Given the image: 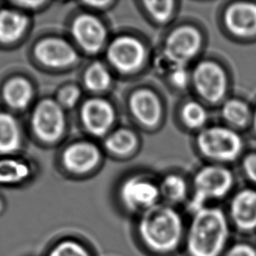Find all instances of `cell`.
I'll use <instances>...</instances> for the list:
<instances>
[{
  "label": "cell",
  "mask_w": 256,
  "mask_h": 256,
  "mask_svg": "<svg viewBox=\"0 0 256 256\" xmlns=\"http://www.w3.org/2000/svg\"><path fill=\"white\" fill-rule=\"evenodd\" d=\"M136 230L140 242L150 253L169 256L183 248L186 226L175 206L160 203L138 216Z\"/></svg>",
  "instance_id": "obj_1"
},
{
  "label": "cell",
  "mask_w": 256,
  "mask_h": 256,
  "mask_svg": "<svg viewBox=\"0 0 256 256\" xmlns=\"http://www.w3.org/2000/svg\"><path fill=\"white\" fill-rule=\"evenodd\" d=\"M228 236L224 212L217 208H202L192 214L184 240L186 256H220Z\"/></svg>",
  "instance_id": "obj_2"
},
{
  "label": "cell",
  "mask_w": 256,
  "mask_h": 256,
  "mask_svg": "<svg viewBox=\"0 0 256 256\" xmlns=\"http://www.w3.org/2000/svg\"><path fill=\"white\" fill-rule=\"evenodd\" d=\"M202 45L203 36L196 26L190 24L176 26L164 37L155 56V72L164 78L172 70L188 68L200 52Z\"/></svg>",
  "instance_id": "obj_3"
},
{
  "label": "cell",
  "mask_w": 256,
  "mask_h": 256,
  "mask_svg": "<svg viewBox=\"0 0 256 256\" xmlns=\"http://www.w3.org/2000/svg\"><path fill=\"white\" fill-rule=\"evenodd\" d=\"M116 196L127 214L139 216L161 203L158 180L144 173L132 174L120 182Z\"/></svg>",
  "instance_id": "obj_4"
},
{
  "label": "cell",
  "mask_w": 256,
  "mask_h": 256,
  "mask_svg": "<svg viewBox=\"0 0 256 256\" xmlns=\"http://www.w3.org/2000/svg\"><path fill=\"white\" fill-rule=\"evenodd\" d=\"M234 183L230 170L220 166H206L197 170L192 182V194L186 206L190 215L206 208L211 200L224 197Z\"/></svg>",
  "instance_id": "obj_5"
},
{
  "label": "cell",
  "mask_w": 256,
  "mask_h": 256,
  "mask_svg": "<svg viewBox=\"0 0 256 256\" xmlns=\"http://www.w3.org/2000/svg\"><path fill=\"white\" fill-rule=\"evenodd\" d=\"M106 63L111 70L130 76L144 68L148 62L146 43L132 34H119L110 40L105 49Z\"/></svg>",
  "instance_id": "obj_6"
},
{
  "label": "cell",
  "mask_w": 256,
  "mask_h": 256,
  "mask_svg": "<svg viewBox=\"0 0 256 256\" xmlns=\"http://www.w3.org/2000/svg\"><path fill=\"white\" fill-rule=\"evenodd\" d=\"M31 127L40 141L48 146L57 144L68 130L66 111L54 98H44L32 110Z\"/></svg>",
  "instance_id": "obj_7"
},
{
  "label": "cell",
  "mask_w": 256,
  "mask_h": 256,
  "mask_svg": "<svg viewBox=\"0 0 256 256\" xmlns=\"http://www.w3.org/2000/svg\"><path fill=\"white\" fill-rule=\"evenodd\" d=\"M70 34L74 45L86 56H96L104 52L110 42L108 30L104 21L88 10L72 18Z\"/></svg>",
  "instance_id": "obj_8"
},
{
  "label": "cell",
  "mask_w": 256,
  "mask_h": 256,
  "mask_svg": "<svg viewBox=\"0 0 256 256\" xmlns=\"http://www.w3.org/2000/svg\"><path fill=\"white\" fill-rule=\"evenodd\" d=\"M198 150L209 160L218 162L236 160L242 150V141L231 128L212 126L206 127L196 136Z\"/></svg>",
  "instance_id": "obj_9"
},
{
  "label": "cell",
  "mask_w": 256,
  "mask_h": 256,
  "mask_svg": "<svg viewBox=\"0 0 256 256\" xmlns=\"http://www.w3.org/2000/svg\"><path fill=\"white\" fill-rule=\"evenodd\" d=\"M102 161V149L96 142L86 139H77L70 142L59 155L62 169L68 175L77 178L92 175L100 168Z\"/></svg>",
  "instance_id": "obj_10"
},
{
  "label": "cell",
  "mask_w": 256,
  "mask_h": 256,
  "mask_svg": "<svg viewBox=\"0 0 256 256\" xmlns=\"http://www.w3.org/2000/svg\"><path fill=\"white\" fill-rule=\"evenodd\" d=\"M35 59L46 70L56 72L71 70L80 63V52L72 42L62 36H48L36 43Z\"/></svg>",
  "instance_id": "obj_11"
},
{
  "label": "cell",
  "mask_w": 256,
  "mask_h": 256,
  "mask_svg": "<svg viewBox=\"0 0 256 256\" xmlns=\"http://www.w3.org/2000/svg\"><path fill=\"white\" fill-rule=\"evenodd\" d=\"M79 120L88 135L105 138L114 128L118 113L106 97L93 96L82 100L79 106Z\"/></svg>",
  "instance_id": "obj_12"
},
{
  "label": "cell",
  "mask_w": 256,
  "mask_h": 256,
  "mask_svg": "<svg viewBox=\"0 0 256 256\" xmlns=\"http://www.w3.org/2000/svg\"><path fill=\"white\" fill-rule=\"evenodd\" d=\"M127 108L136 124L146 130H154L162 124L164 108L160 94L152 88L139 86L132 90L127 98Z\"/></svg>",
  "instance_id": "obj_13"
},
{
  "label": "cell",
  "mask_w": 256,
  "mask_h": 256,
  "mask_svg": "<svg viewBox=\"0 0 256 256\" xmlns=\"http://www.w3.org/2000/svg\"><path fill=\"white\" fill-rule=\"evenodd\" d=\"M192 73V85L198 96L209 104H218L225 97L228 79L222 66L212 60H201Z\"/></svg>",
  "instance_id": "obj_14"
},
{
  "label": "cell",
  "mask_w": 256,
  "mask_h": 256,
  "mask_svg": "<svg viewBox=\"0 0 256 256\" xmlns=\"http://www.w3.org/2000/svg\"><path fill=\"white\" fill-rule=\"evenodd\" d=\"M226 28L238 37L256 35V4L250 2H236L230 4L224 14Z\"/></svg>",
  "instance_id": "obj_15"
},
{
  "label": "cell",
  "mask_w": 256,
  "mask_h": 256,
  "mask_svg": "<svg viewBox=\"0 0 256 256\" xmlns=\"http://www.w3.org/2000/svg\"><path fill=\"white\" fill-rule=\"evenodd\" d=\"M140 146L138 136L132 128H114L104 138V149L111 156L127 158L133 156Z\"/></svg>",
  "instance_id": "obj_16"
},
{
  "label": "cell",
  "mask_w": 256,
  "mask_h": 256,
  "mask_svg": "<svg viewBox=\"0 0 256 256\" xmlns=\"http://www.w3.org/2000/svg\"><path fill=\"white\" fill-rule=\"evenodd\" d=\"M82 88L94 96H100L110 90L114 84L113 71L107 63L96 60H93L84 70Z\"/></svg>",
  "instance_id": "obj_17"
},
{
  "label": "cell",
  "mask_w": 256,
  "mask_h": 256,
  "mask_svg": "<svg viewBox=\"0 0 256 256\" xmlns=\"http://www.w3.org/2000/svg\"><path fill=\"white\" fill-rule=\"evenodd\" d=\"M158 184L163 203L175 208L178 204H186L190 198V186L183 174L167 173L158 180Z\"/></svg>",
  "instance_id": "obj_18"
},
{
  "label": "cell",
  "mask_w": 256,
  "mask_h": 256,
  "mask_svg": "<svg viewBox=\"0 0 256 256\" xmlns=\"http://www.w3.org/2000/svg\"><path fill=\"white\" fill-rule=\"evenodd\" d=\"M231 215L236 225L242 230L256 228V192L243 190L234 198Z\"/></svg>",
  "instance_id": "obj_19"
},
{
  "label": "cell",
  "mask_w": 256,
  "mask_h": 256,
  "mask_svg": "<svg viewBox=\"0 0 256 256\" xmlns=\"http://www.w3.org/2000/svg\"><path fill=\"white\" fill-rule=\"evenodd\" d=\"M28 24L29 18L26 14L10 9L0 10V42H17L26 31Z\"/></svg>",
  "instance_id": "obj_20"
},
{
  "label": "cell",
  "mask_w": 256,
  "mask_h": 256,
  "mask_svg": "<svg viewBox=\"0 0 256 256\" xmlns=\"http://www.w3.org/2000/svg\"><path fill=\"white\" fill-rule=\"evenodd\" d=\"M4 99L10 108L23 110L30 105L34 98V88L29 80L23 77L10 79L3 88Z\"/></svg>",
  "instance_id": "obj_21"
},
{
  "label": "cell",
  "mask_w": 256,
  "mask_h": 256,
  "mask_svg": "<svg viewBox=\"0 0 256 256\" xmlns=\"http://www.w3.org/2000/svg\"><path fill=\"white\" fill-rule=\"evenodd\" d=\"M178 4V3L173 0H146L140 2L142 12L152 23L160 28L166 26L176 17Z\"/></svg>",
  "instance_id": "obj_22"
},
{
  "label": "cell",
  "mask_w": 256,
  "mask_h": 256,
  "mask_svg": "<svg viewBox=\"0 0 256 256\" xmlns=\"http://www.w3.org/2000/svg\"><path fill=\"white\" fill-rule=\"evenodd\" d=\"M22 135L17 120L12 114L0 113V153L12 154L20 150Z\"/></svg>",
  "instance_id": "obj_23"
},
{
  "label": "cell",
  "mask_w": 256,
  "mask_h": 256,
  "mask_svg": "<svg viewBox=\"0 0 256 256\" xmlns=\"http://www.w3.org/2000/svg\"><path fill=\"white\" fill-rule=\"evenodd\" d=\"M180 118L186 128L200 132L206 128L204 126L208 119V111L200 102L188 100L180 107Z\"/></svg>",
  "instance_id": "obj_24"
},
{
  "label": "cell",
  "mask_w": 256,
  "mask_h": 256,
  "mask_svg": "<svg viewBox=\"0 0 256 256\" xmlns=\"http://www.w3.org/2000/svg\"><path fill=\"white\" fill-rule=\"evenodd\" d=\"M32 168L28 163L18 160H0V184H18L31 176Z\"/></svg>",
  "instance_id": "obj_25"
},
{
  "label": "cell",
  "mask_w": 256,
  "mask_h": 256,
  "mask_svg": "<svg viewBox=\"0 0 256 256\" xmlns=\"http://www.w3.org/2000/svg\"><path fill=\"white\" fill-rule=\"evenodd\" d=\"M222 116L226 121L236 127H244L250 119V110L242 100L231 99L223 104Z\"/></svg>",
  "instance_id": "obj_26"
},
{
  "label": "cell",
  "mask_w": 256,
  "mask_h": 256,
  "mask_svg": "<svg viewBox=\"0 0 256 256\" xmlns=\"http://www.w3.org/2000/svg\"><path fill=\"white\" fill-rule=\"evenodd\" d=\"M46 256H93V254L82 242L68 237L56 242Z\"/></svg>",
  "instance_id": "obj_27"
},
{
  "label": "cell",
  "mask_w": 256,
  "mask_h": 256,
  "mask_svg": "<svg viewBox=\"0 0 256 256\" xmlns=\"http://www.w3.org/2000/svg\"><path fill=\"white\" fill-rule=\"evenodd\" d=\"M82 97V86L76 84H66L60 86L54 99L65 110L68 111L80 106L84 100Z\"/></svg>",
  "instance_id": "obj_28"
},
{
  "label": "cell",
  "mask_w": 256,
  "mask_h": 256,
  "mask_svg": "<svg viewBox=\"0 0 256 256\" xmlns=\"http://www.w3.org/2000/svg\"><path fill=\"white\" fill-rule=\"evenodd\" d=\"M172 88L184 91L192 85V73L189 68H178L172 70L164 77Z\"/></svg>",
  "instance_id": "obj_29"
},
{
  "label": "cell",
  "mask_w": 256,
  "mask_h": 256,
  "mask_svg": "<svg viewBox=\"0 0 256 256\" xmlns=\"http://www.w3.org/2000/svg\"><path fill=\"white\" fill-rule=\"evenodd\" d=\"M118 2L116 1H111V0H106V1H84L80 2V4L82 7L86 8V10L88 12H105L111 8H113L114 4H116Z\"/></svg>",
  "instance_id": "obj_30"
},
{
  "label": "cell",
  "mask_w": 256,
  "mask_h": 256,
  "mask_svg": "<svg viewBox=\"0 0 256 256\" xmlns=\"http://www.w3.org/2000/svg\"><path fill=\"white\" fill-rule=\"evenodd\" d=\"M243 169L250 180L256 183V153L250 154L243 161Z\"/></svg>",
  "instance_id": "obj_31"
},
{
  "label": "cell",
  "mask_w": 256,
  "mask_h": 256,
  "mask_svg": "<svg viewBox=\"0 0 256 256\" xmlns=\"http://www.w3.org/2000/svg\"><path fill=\"white\" fill-rule=\"evenodd\" d=\"M226 256H256V252L250 245L238 244L229 250Z\"/></svg>",
  "instance_id": "obj_32"
},
{
  "label": "cell",
  "mask_w": 256,
  "mask_h": 256,
  "mask_svg": "<svg viewBox=\"0 0 256 256\" xmlns=\"http://www.w3.org/2000/svg\"><path fill=\"white\" fill-rule=\"evenodd\" d=\"M15 4L18 6L23 7L28 10H38V9L43 8L46 4H48L49 3L46 1H20Z\"/></svg>",
  "instance_id": "obj_33"
},
{
  "label": "cell",
  "mask_w": 256,
  "mask_h": 256,
  "mask_svg": "<svg viewBox=\"0 0 256 256\" xmlns=\"http://www.w3.org/2000/svg\"><path fill=\"white\" fill-rule=\"evenodd\" d=\"M254 130L256 132V110L254 112Z\"/></svg>",
  "instance_id": "obj_34"
},
{
  "label": "cell",
  "mask_w": 256,
  "mask_h": 256,
  "mask_svg": "<svg viewBox=\"0 0 256 256\" xmlns=\"http://www.w3.org/2000/svg\"><path fill=\"white\" fill-rule=\"evenodd\" d=\"M2 209V201H1V200H0V210Z\"/></svg>",
  "instance_id": "obj_35"
}]
</instances>
